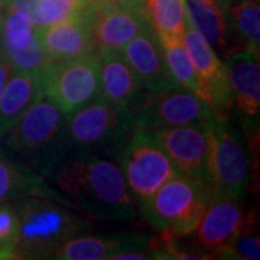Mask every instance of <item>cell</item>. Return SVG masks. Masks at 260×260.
I'll return each instance as SVG.
<instances>
[{
	"label": "cell",
	"mask_w": 260,
	"mask_h": 260,
	"mask_svg": "<svg viewBox=\"0 0 260 260\" xmlns=\"http://www.w3.org/2000/svg\"><path fill=\"white\" fill-rule=\"evenodd\" d=\"M59 194L85 215L100 221H132L136 215L120 168L88 153L64 160L54 174Z\"/></svg>",
	"instance_id": "6da1fadb"
},
{
	"label": "cell",
	"mask_w": 260,
	"mask_h": 260,
	"mask_svg": "<svg viewBox=\"0 0 260 260\" xmlns=\"http://www.w3.org/2000/svg\"><path fill=\"white\" fill-rule=\"evenodd\" d=\"M5 138L6 146L23 160L22 164L41 177L54 175L73 149L67 114L47 97L35 103Z\"/></svg>",
	"instance_id": "7a4b0ae2"
},
{
	"label": "cell",
	"mask_w": 260,
	"mask_h": 260,
	"mask_svg": "<svg viewBox=\"0 0 260 260\" xmlns=\"http://www.w3.org/2000/svg\"><path fill=\"white\" fill-rule=\"evenodd\" d=\"M15 208L19 218L16 250L22 259H51L58 247L87 229V221L68 205L49 197L19 198Z\"/></svg>",
	"instance_id": "3957f363"
},
{
	"label": "cell",
	"mask_w": 260,
	"mask_h": 260,
	"mask_svg": "<svg viewBox=\"0 0 260 260\" xmlns=\"http://www.w3.org/2000/svg\"><path fill=\"white\" fill-rule=\"evenodd\" d=\"M211 200L207 181L178 174L138 205L142 217L152 227L181 237L194 233Z\"/></svg>",
	"instance_id": "277c9868"
},
{
	"label": "cell",
	"mask_w": 260,
	"mask_h": 260,
	"mask_svg": "<svg viewBox=\"0 0 260 260\" xmlns=\"http://www.w3.org/2000/svg\"><path fill=\"white\" fill-rule=\"evenodd\" d=\"M208 164L207 182L213 198L242 201L249 181V160L239 133L227 119L207 121Z\"/></svg>",
	"instance_id": "5b68a950"
},
{
	"label": "cell",
	"mask_w": 260,
	"mask_h": 260,
	"mask_svg": "<svg viewBox=\"0 0 260 260\" xmlns=\"http://www.w3.org/2000/svg\"><path fill=\"white\" fill-rule=\"evenodd\" d=\"M136 127L132 107L106 100L103 95L67 116V130L71 148L88 152L120 143Z\"/></svg>",
	"instance_id": "8992f818"
},
{
	"label": "cell",
	"mask_w": 260,
	"mask_h": 260,
	"mask_svg": "<svg viewBox=\"0 0 260 260\" xmlns=\"http://www.w3.org/2000/svg\"><path fill=\"white\" fill-rule=\"evenodd\" d=\"M120 149V171L136 203H143L171 178L179 174L153 135L135 127Z\"/></svg>",
	"instance_id": "52a82bcc"
},
{
	"label": "cell",
	"mask_w": 260,
	"mask_h": 260,
	"mask_svg": "<svg viewBox=\"0 0 260 260\" xmlns=\"http://www.w3.org/2000/svg\"><path fill=\"white\" fill-rule=\"evenodd\" d=\"M39 75L45 97L67 116L100 95L97 52L73 59L51 61Z\"/></svg>",
	"instance_id": "ba28073f"
},
{
	"label": "cell",
	"mask_w": 260,
	"mask_h": 260,
	"mask_svg": "<svg viewBox=\"0 0 260 260\" xmlns=\"http://www.w3.org/2000/svg\"><path fill=\"white\" fill-rule=\"evenodd\" d=\"M133 112L136 126L149 132L205 123L217 117L208 103L181 87L160 93H145Z\"/></svg>",
	"instance_id": "9c48e42d"
},
{
	"label": "cell",
	"mask_w": 260,
	"mask_h": 260,
	"mask_svg": "<svg viewBox=\"0 0 260 260\" xmlns=\"http://www.w3.org/2000/svg\"><path fill=\"white\" fill-rule=\"evenodd\" d=\"M184 47L205 93V102L210 104L218 119H227L233 109V94L225 71V65L218 54L207 42L186 15V30L182 38Z\"/></svg>",
	"instance_id": "30bf717a"
},
{
	"label": "cell",
	"mask_w": 260,
	"mask_h": 260,
	"mask_svg": "<svg viewBox=\"0 0 260 260\" xmlns=\"http://www.w3.org/2000/svg\"><path fill=\"white\" fill-rule=\"evenodd\" d=\"M179 174L207 181L208 130L205 123L184 124L150 132Z\"/></svg>",
	"instance_id": "8fae6325"
},
{
	"label": "cell",
	"mask_w": 260,
	"mask_h": 260,
	"mask_svg": "<svg viewBox=\"0 0 260 260\" xmlns=\"http://www.w3.org/2000/svg\"><path fill=\"white\" fill-rule=\"evenodd\" d=\"M97 49L121 51L145 28L150 26L145 8H120L91 0L85 10Z\"/></svg>",
	"instance_id": "7c38bea8"
},
{
	"label": "cell",
	"mask_w": 260,
	"mask_h": 260,
	"mask_svg": "<svg viewBox=\"0 0 260 260\" xmlns=\"http://www.w3.org/2000/svg\"><path fill=\"white\" fill-rule=\"evenodd\" d=\"M3 16V55L15 71L41 73L51 59L38 39L30 13L6 9Z\"/></svg>",
	"instance_id": "4fadbf2b"
},
{
	"label": "cell",
	"mask_w": 260,
	"mask_h": 260,
	"mask_svg": "<svg viewBox=\"0 0 260 260\" xmlns=\"http://www.w3.org/2000/svg\"><path fill=\"white\" fill-rule=\"evenodd\" d=\"M253 214L243 210L242 201L213 198L194 230L195 240L205 250H215L233 242L239 234L250 233Z\"/></svg>",
	"instance_id": "5bb4252c"
},
{
	"label": "cell",
	"mask_w": 260,
	"mask_h": 260,
	"mask_svg": "<svg viewBox=\"0 0 260 260\" xmlns=\"http://www.w3.org/2000/svg\"><path fill=\"white\" fill-rule=\"evenodd\" d=\"M139 77L146 93H160L178 88L162 55V48L153 29L148 26L121 49Z\"/></svg>",
	"instance_id": "9a60e30c"
},
{
	"label": "cell",
	"mask_w": 260,
	"mask_h": 260,
	"mask_svg": "<svg viewBox=\"0 0 260 260\" xmlns=\"http://www.w3.org/2000/svg\"><path fill=\"white\" fill-rule=\"evenodd\" d=\"M95 52L100 62V95L133 109L146 91L129 61L121 51L99 48Z\"/></svg>",
	"instance_id": "2e32d148"
},
{
	"label": "cell",
	"mask_w": 260,
	"mask_h": 260,
	"mask_svg": "<svg viewBox=\"0 0 260 260\" xmlns=\"http://www.w3.org/2000/svg\"><path fill=\"white\" fill-rule=\"evenodd\" d=\"M152 239L143 234L123 233L116 236H75L58 247L51 259L110 260L124 250L150 249Z\"/></svg>",
	"instance_id": "e0dca14e"
},
{
	"label": "cell",
	"mask_w": 260,
	"mask_h": 260,
	"mask_svg": "<svg viewBox=\"0 0 260 260\" xmlns=\"http://www.w3.org/2000/svg\"><path fill=\"white\" fill-rule=\"evenodd\" d=\"M87 10V9H85ZM38 39L51 61H64L97 51L91 28L85 19H74L45 28H37Z\"/></svg>",
	"instance_id": "ac0fdd59"
},
{
	"label": "cell",
	"mask_w": 260,
	"mask_h": 260,
	"mask_svg": "<svg viewBox=\"0 0 260 260\" xmlns=\"http://www.w3.org/2000/svg\"><path fill=\"white\" fill-rule=\"evenodd\" d=\"M224 65L234 104L244 114L257 116L260 109L259 52L251 49L233 51Z\"/></svg>",
	"instance_id": "d6986e66"
},
{
	"label": "cell",
	"mask_w": 260,
	"mask_h": 260,
	"mask_svg": "<svg viewBox=\"0 0 260 260\" xmlns=\"http://www.w3.org/2000/svg\"><path fill=\"white\" fill-rule=\"evenodd\" d=\"M42 97H45V93L39 73L15 71L0 94V139Z\"/></svg>",
	"instance_id": "ffe728a7"
},
{
	"label": "cell",
	"mask_w": 260,
	"mask_h": 260,
	"mask_svg": "<svg viewBox=\"0 0 260 260\" xmlns=\"http://www.w3.org/2000/svg\"><path fill=\"white\" fill-rule=\"evenodd\" d=\"M28 195L49 197L71 207L62 195L47 185L44 177L0 150V203L16 201Z\"/></svg>",
	"instance_id": "44dd1931"
},
{
	"label": "cell",
	"mask_w": 260,
	"mask_h": 260,
	"mask_svg": "<svg viewBox=\"0 0 260 260\" xmlns=\"http://www.w3.org/2000/svg\"><path fill=\"white\" fill-rule=\"evenodd\" d=\"M188 20L215 52L229 48V25L224 12L214 0H185Z\"/></svg>",
	"instance_id": "7402d4cb"
},
{
	"label": "cell",
	"mask_w": 260,
	"mask_h": 260,
	"mask_svg": "<svg viewBox=\"0 0 260 260\" xmlns=\"http://www.w3.org/2000/svg\"><path fill=\"white\" fill-rule=\"evenodd\" d=\"M145 10L156 37L184 38L186 30L185 0H145Z\"/></svg>",
	"instance_id": "603a6c76"
},
{
	"label": "cell",
	"mask_w": 260,
	"mask_h": 260,
	"mask_svg": "<svg viewBox=\"0 0 260 260\" xmlns=\"http://www.w3.org/2000/svg\"><path fill=\"white\" fill-rule=\"evenodd\" d=\"M158 39L162 48L165 64L175 83L181 88L197 94L198 97L205 100L203 84L200 81L198 75L195 73L194 65L186 54L182 39H177V38H158Z\"/></svg>",
	"instance_id": "cb8c5ba5"
},
{
	"label": "cell",
	"mask_w": 260,
	"mask_h": 260,
	"mask_svg": "<svg viewBox=\"0 0 260 260\" xmlns=\"http://www.w3.org/2000/svg\"><path fill=\"white\" fill-rule=\"evenodd\" d=\"M233 30L242 38L244 49L260 51V6L259 0L233 2L229 13Z\"/></svg>",
	"instance_id": "d4e9b609"
},
{
	"label": "cell",
	"mask_w": 260,
	"mask_h": 260,
	"mask_svg": "<svg viewBox=\"0 0 260 260\" xmlns=\"http://www.w3.org/2000/svg\"><path fill=\"white\" fill-rule=\"evenodd\" d=\"M88 3L80 0H37L30 18L37 28L52 26L83 18Z\"/></svg>",
	"instance_id": "484cf974"
},
{
	"label": "cell",
	"mask_w": 260,
	"mask_h": 260,
	"mask_svg": "<svg viewBox=\"0 0 260 260\" xmlns=\"http://www.w3.org/2000/svg\"><path fill=\"white\" fill-rule=\"evenodd\" d=\"M19 218L15 205L0 203V250L18 251Z\"/></svg>",
	"instance_id": "4316f807"
},
{
	"label": "cell",
	"mask_w": 260,
	"mask_h": 260,
	"mask_svg": "<svg viewBox=\"0 0 260 260\" xmlns=\"http://www.w3.org/2000/svg\"><path fill=\"white\" fill-rule=\"evenodd\" d=\"M13 73H15V68H13L12 64L6 59V56L2 54V55H0V94H2L5 85L9 81V78L12 77Z\"/></svg>",
	"instance_id": "83f0119b"
},
{
	"label": "cell",
	"mask_w": 260,
	"mask_h": 260,
	"mask_svg": "<svg viewBox=\"0 0 260 260\" xmlns=\"http://www.w3.org/2000/svg\"><path fill=\"white\" fill-rule=\"evenodd\" d=\"M37 0H8L6 2V6H5V10H22V12H28L30 13L34 6H35Z\"/></svg>",
	"instance_id": "f1b7e54d"
},
{
	"label": "cell",
	"mask_w": 260,
	"mask_h": 260,
	"mask_svg": "<svg viewBox=\"0 0 260 260\" xmlns=\"http://www.w3.org/2000/svg\"><path fill=\"white\" fill-rule=\"evenodd\" d=\"M103 5L120 6V8H145V0H95Z\"/></svg>",
	"instance_id": "f546056e"
},
{
	"label": "cell",
	"mask_w": 260,
	"mask_h": 260,
	"mask_svg": "<svg viewBox=\"0 0 260 260\" xmlns=\"http://www.w3.org/2000/svg\"><path fill=\"white\" fill-rule=\"evenodd\" d=\"M214 2L220 6V9L223 10L224 15H227V13H229L230 5H232V0H214Z\"/></svg>",
	"instance_id": "4dcf8cb0"
},
{
	"label": "cell",
	"mask_w": 260,
	"mask_h": 260,
	"mask_svg": "<svg viewBox=\"0 0 260 260\" xmlns=\"http://www.w3.org/2000/svg\"><path fill=\"white\" fill-rule=\"evenodd\" d=\"M3 54V16L0 13V55Z\"/></svg>",
	"instance_id": "1f68e13d"
},
{
	"label": "cell",
	"mask_w": 260,
	"mask_h": 260,
	"mask_svg": "<svg viewBox=\"0 0 260 260\" xmlns=\"http://www.w3.org/2000/svg\"><path fill=\"white\" fill-rule=\"evenodd\" d=\"M6 2H8V0H0V13H2L3 10H5V6H6Z\"/></svg>",
	"instance_id": "d6a6232c"
},
{
	"label": "cell",
	"mask_w": 260,
	"mask_h": 260,
	"mask_svg": "<svg viewBox=\"0 0 260 260\" xmlns=\"http://www.w3.org/2000/svg\"><path fill=\"white\" fill-rule=\"evenodd\" d=\"M80 2H85L87 3V2H91V0H80Z\"/></svg>",
	"instance_id": "836d02e7"
},
{
	"label": "cell",
	"mask_w": 260,
	"mask_h": 260,
	"mask_svg": "<svg viewBox=\"0 0 260 260\" xmlns=\"http://www.w3.org/2000/svg\"><path fill=\"white\" fill-rule=\"evenodd\" d=\"M233 2H243V0H232V3Z\"/></svg>",
	"instance_id": "e575fe53"
}]
</instances>
